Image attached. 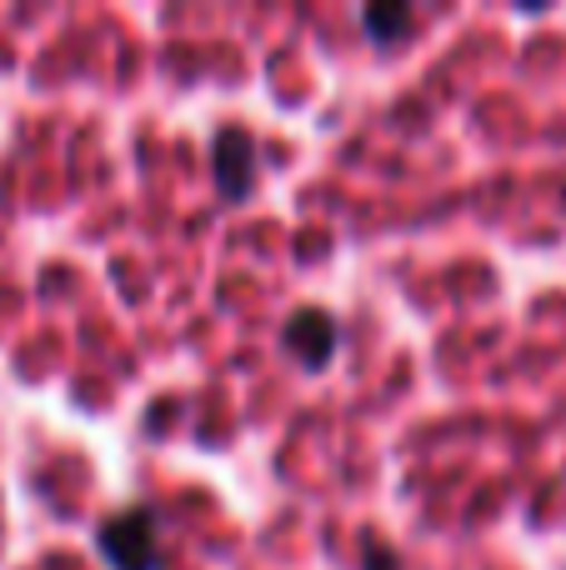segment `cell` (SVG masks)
<instances>
[{
    "instance_id": "cell-1",
    "label": "cell",
    "mask_w": 566,
    "mask_h": 570,
    "mask_svg": "<svg viewBox=\"0 0 566 570\" xmlns=\"http://www.w3.org/2000/svg\"><path fill=\"white\" fill-rule=\"evenodd\" d=\"M100 561L110 570H160V546H156V515L146 505L116 511L96 535Z\"/></svg>"
},
{
    "instance_id": "cell-2",
    "label": "cell",
    "mask_w": 566,
    "mask_h": 570,
    "mask_svg": "<svg viewBox=\"0 0 566 570\" xmlns=\"http://www.w3.org/2000/svg\"><path fill=\"white\" fill-rule=\"evenodd\" d=\"M286 351L296 355L306 371H321V365L336 355V345H341V325H336V315L331 311H316V305H301L296 315L286 321Z\"/></svg>"
},
{
    "instance_id": "cell-3",
    "label": "cell",
    "mask_w": 566,
    "mask_h": 570,
    "mask_svg": "<svg viewBox=\"0 0 566 570\" xmlns=\"http://www.w3.org/2000/svg\"><path fill=\"white\" fill-rule=\"evenodd\" d=\"M211 160H216V186L226 200H246L256 190V140H251V130L226 126L216 136Z\"/></svg>"
},
{
    "instance_id": "cell-4",
    "label": "cell",
    "mask_w": 566,
    "mask_h": 570,
    "mask_svg": "<svg viewBox=\"0 0 566 570\" xmlns=\"http://www.w3.org/2000/svg\"><path fill=\"white\" fill-rule=\"evenodd\" d=\"M411 10L407 6H367L361 10V26H367V36L377 40V46H391V40H401L411 30Z\"/></svg>"
},
{
    "instance_id": "cell-5",
    "label": "cell",
    "mask_w": 566,
    "mask_h": 570,
    "mask_svg": "<svg viewBox=\"0 0 566 570\" xmlns=\"http://www.w3.org/2000/svg\"><path fill=\"white\" fill-rule=\"evenodd\" d=\"M361 570H401V566H397V556H391L381 541H367V566H361Z\"/></svg>"
}]
</instances>
